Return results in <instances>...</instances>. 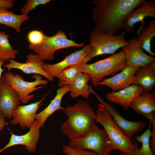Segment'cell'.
<instances>
[{
  "mask_svg": "<svg viewBox=\"0 0 155 155\" xmlns=\"http://www.w3.org/2000/svg\"><path fill=\"white\" fill-rule=\"evenodd\" d=\"M146 0H94V30L115 35L123 28L127 14Z\"/></svg>",
  "mask_w": 155,
  "mask_h": 155,
  "instance_id": "cell-1",
  "label": "cell"
},
{
  "mask_svg": "<svg viewBox=\"0 0 155 155\" xmlns=\"http://www.w3.org/2000/svg\"><path fill=\"white\" fill-rule=\"evenodd\" d=\"M63 111L68 118L61 125V130L63 135L70 140L84 135L95 125L96 114L85 101L79 99Z\"/></svg>",
  "mask_w": 155,
  "mask_h": 155,
  "instance_id": "cell-2",
  "label": "cell"
},
{
  "mask_svg": "<svg viewBox=\"0 0 155 155\" xmlns=\"http://www.w3.org/2000/svg\"><path fill=\"white\" fill-rule=\"evenodd\" d=\"M127 66L125 55L122 51L109 57L90 64H81L80 71L89 76L94 86L107 76H113Z\"/></svg>",
  "mask_w": 155,
  "mask_h": 155,
  "instance_id": "cell-3",
  "label": "cell"
},
{
  "mask_svg": "<svg viewBox=\"0 0 155 155\" xmlns=\"http://www.w3.org/2000/svg\"><path fill=\"white\" fill-rule=\"evenodd\" d=\"M95 121L101 124L111 141L113 150H117L132 155L135 142L126 136L113 119L111 114L102 104H99Z\"/></svg>",
  "mask_w": 155,
  "mask_h": 155,
  "instance_id": "cell-4",
  "label": "cell"
},
{
  "mask_svg": "<svg viewBox=\"0 0 155 155\" xmlns=\"http://www.w3.org/2000/svg\"><path fill=\"white\" fill-rule=\"evenodd\" d=\"M91 48L80 64L87 63L93 58L104 54H114L117 50L127 45L125 34L115 35L93 30L90 35Z\"/></svg>",
  "mask_w": 155,
  "mask_h": 155,
  "instance_id": "cell-5",
  "label": "cell"
},
{
  "mask_svg": "<svg viewBox=\"0 0 155 155\" xmlns=\"http://www.w3.org/2000/svg\"><path fill=\"white\" fill-rule=\"evenodd\" d=\"M68 146L75 148L91 151L97 155H109L113 150L104 130L99 129L96 124L84 135L70 140Z\"/></svg>",
  "mask_w": 155,
  "mask_h": 155,
  "instance_id": "cell-6",
  "label": "cell"
},
{
  "mask_svg": "<svg viewBox=\"0 0 155 155\" xmlns=\"http://www.w3.org/2000/svg\"><path fill=\"white\" fill-rule=\"evenodd\" d=\"M84 45L83 43H78L68 39L61 30H59L52 36L44 34L42 42L37 45H29V48L36 54L42 61L52 60L54 57L55 52L57 50L70 47H81Z\"/></svg>",
  "mask_w": 155,
  "mask_h": 155,
  "instance_id": "cell-7",
  "label": "cell"
},
{
  "mask_svg": "<svg viewBox=\"0 0 155 155\" xmlns=\"http://www.w3.org/2000/svg\"><path fill=\"white\" fill-rule=\"evenodd\" d=\"M8 84L15 90L20 97L21 103L26 104L35 96L34 94L30 93L35 90L43 88L42 86L47 85L48 81L42 79V76L34 74L32 78L35 80L27 82L20 75L14 74L9 71L5 72L4 75Z\"/></svg>",
  "mask_w": 155,
  "mask_h": 155,
  "instance_id": "cell-8",
  "label": "cell"
},
{
  "mask_svg": "<svg viewBox=\"0 0 155 155\" xmlns=\"http://www.w3.org/2000/svg\"><path fill=\"white\" fill-rule=\"evenodd\" d=\"M20 103L18 94L3 75L0 81V112L5 117L10 119Z\"/></svg>",
  "mask_w": 155,
  "mask_h": 155,
  "instance_id": "cell-9",
  "label": "cell"
},
{
  "mask_svg": "<svg viewBox=\"0 0 155 155\" xmlns=\"http://www.w3.org/2000/svg\"><path fill=\"white\" fill-rule=\"evenodd\" d=\"M125 55L127 66L141 67L155 60V58L144 53L137 38H131L127 45L121 48Z\"/></svg>",
  "mask_w": 155,
  "mask_h": 155,
  "instance_id": "cell-10",
  "label": "cell"
},
{
  "mask_svg": "<svg viewBox=\"0 0 155 155\" xmlns=\"http://www.w3.org/2000/svg\"><path fill=\"white\" fill-rule=\"evenodd\" d=\"M138 8L129 12L126 16L123 22V28L128 32L134 31L135 24L141 22L142 25L137 33L138 34L143 28L144 19L148 17L155 18V2L154 1H145Z\"/></svg>",
  "mask_w": 155,
  "mask_h": 155,
  "instance_id": "cell-11",
  "label": "cell"
},
{
  "mask_svg": "<svg viewBox=\"0 0 155 155\" xmlns=\"http://www.w3.org/2000/svg\"><path fill=\"white\" fill-rule=\"evenodd\" d=\"M93 94L100 103L102 104L109 112L116 124L128 137L131 139L136 133L141 131L146 126V123L143 121H132L125 119L111 104L105 102L95 92Z\"/></svg>",
  "mask_w": 155,
  "mask_h": 155,
  "instance_id": "cell-12",
  "label": "cell"
},
{
  "mask_svg": "<svg viewBox=\"0 0 155 155\" xmlns=\"http://www.w3.org/2000/svg\"><path fill=\"white\" fill-rule=\"evenodd\" d=\"M8 61L9 63L4 64L3 66L8 71L12 69H17L26 74L34 73L41 75L50 82L54 80V78L44 70L43 68V65L44 64V61L40 60L38 55L36 54H33L32 52L27 55V60L25 63L19 62L13 59H9Z\"/></svg>",
  "mask_w": 155,
  "mask_h": 155,
  "instance_id": "cell-13",
  "label": "cell"
},
{
  "mask_svg": "<svg viewBox=\"0 0 155 155\" xmlns=\"http://www.w3.org/2000/svg\"><path fill=\"white\" fill-rule=\"evenodd\" d=\"M40 126L39 122L35 120L31 126L29 131L24 135H18L10 131L11 135L8 143L4 148L0 149V153L7 149L16 145H23L30 152H35L37 142L40 137Z\"/></svg>",
  "mask_w": 155,
  "mask_h": 155,
  "instance_id": "cell-14",
  "label": "cell"
},
{
  "mask_svg": "<svg viewBox=\"0 0 155 155\" xmlns=\"http://www.w3.org/2000/svg\"><path fill=\"white\" fill-rule=\"evenodd\" d=\"M91 48V46L90 44L86 45L82 49L71 53L59 63L54 64L44 63L43 68L45 72L52 78L57 77L66 68L74 65L80 64Z\"/></svg>",
  "mask_w": 155,
  "mask_h": 155,
  "instance_id": "cell-15",
  "label": "cell"
},
{
  "mask_svg": "<svg viewBox=\"0 0 155 155\" xmlns=\"http://www.w3.org/2000/svg\"><path fill=\"white\" fill-rule=\"evenodd\" d=\"M47 94L38 101L24 105H19L14 112L10 123L13 125L19 124L22 129L27 127L30 129L34 122L36 113L42 105L41 102Z\"/></svg>",
  "mask_w": 155,
  "mask_h": 155,
  "instance_id": "cell-16",
  "label": "cell"
},
{
  "mask_svg": "<svg viewBox=\"0 0 155 155\" xmlns=\"http://www.w3.org/2000/svg\"><path fill=\"white\" fill-rule=\"evenodd\" d=\"M140 68L127 66L118 74L110 78L103 79L99 85L109 87L113 92L120 90L133 84L135 73Z\"/></svg>",
  "mask_w": 155,
  "mask_h": 155,
  "instance_id": "cell-17",
  "label": "cell"
},
{
  "mask_svg": "<svg viewBox=\"0 0 155 155\" xmlns=\"http://www.w3.org/2000/svg\"><path fill=\"white\" fill-rule=\"evenodd\" d=\"M144 92L141 86L132 84L117 91L107 92L106 97L110 102L118 104L127 110L130 107L133 98Z\"/></svg>",
  "mask_w": 155,
  "mask_h": 155,
  "instance_id": "cell-18",
  "label": "cell"
},
{
  "mask_svg": "<svg viewBox=\"0 0 155 155\" xmlns=\"http://www.w3.org/2000/svg\"><path fill=\"white\" fill-rule=\"evenodd\" d=\"M130 108L149 120L152 118L155 111V93L144 92L135 97L131 103Z\"/></svg>",
  "mask_w": 155,
  "mask_h": 155,
  "instance_id": "cell-19",
  "label": "cell"
},
{
  "mask_svg": "<svg viewBox=\"0 0 155 155\" xmlns=\"http://www.w3.org/2000/svg\"><path fill=\"white\" fill-rule=\"evenodd\" d=\"M71 87L69 85L61 87L57 91L56 94L48 106L42 111L36 114L35 120L39 122L40 127H43L47 118L54 112L59 110L64 111L65 108L61 106L63 97L67 92H70Z\"/></svg>",
  "mask_w": 155,
  "mask_h": 155,
  "instance_id": "cell-20",
  "label": "cell"
},
{
  "mask_svg": "<svg viewBox=\"0 0 155 155\" xmlns=\"http://www.w3.org/2000/svg\"><path fill=\"white\" fill-rule=\"evenodd\" d=\"M133 84L141 86L144 92L153 90L155 86V68L150 64L141 67L135 73Z\"/></svg>",
  "mask_w": 155,
  "mask_h": 155,
  "instance_id": "cell-21",
  "label": "cell"
},
{
  "mask_svg": "<svg viewBox=\"0 0 155 155\" xmlns=\"http://www.w3.org/2000/svg\"><path fill=\"white\" fill-rule=\"evenodd\" d=\"M90 80L88 75L83 72L79 73L76 76L71 85L70 97L75 98L81 96L86 99L89 98V95L94 92L92 86L87 85Z\"/></svg>",
  "mask_w": 155,
  "mask_h": 155,
  "instance_id": "cell-22",
  "label": "cell"
},
{
  "mask_svg": "<svg viewBox=\"0 0 155 155\" xmlns=\"http://www.w3.org/2000/svg\"><path fill=\"white\" fill-rule=\"evenodd\" d=\"M28 19V16L16 14L7 7H0V24L13 29L18 33L21 31L23 23Z\"/></svg>",
  "mask_w": 155,
  "mask_h": 155,
  "instance_id": "cell-23",
  "label": "cell"
},
{
  "mask_svg": "<svg viewBox=\"0 0 155 155\" xmlns=\"http://www.w3.org/2000/svg\"><path fill=\"white\" fill-rule=\"evenodd\" d=\"M141 30L137 38L141 43L142 48L151 55H154L155 53L151 50V43L152 39L155 36V20L151 21L148 26L143 28Z\"/></svg>",
  "mask_w": 155,
  "mask_h": 155,
  "instance_id": "cell-24",
  "label": "cell"
},
{
  "mask_svg": "<svg viewBox=\"0 0 155 155\" xmlns=\"http://www.w3.org/2000/svg\"><path fill=\"white\" fill-rule=\"evenodd\" d=\"M151 123L149 121V124L147 130L139 136L135 137L136 140L138 142L142 143L140 148L137 143L135 142V146L132 155H154L152 151L150 145V138Z\"/></svg>",
  "mask_w": 155,
  "mask_h": 155,
  "instance_id": "cell-25",
  "label": "cell"
},
{
  "mask_svg": "<svg viewBox=\"0 0 155 155\" xmlns=\"http://www.w3.org/2000/svg\"><path fill=\"white\" fill-rule=\"evenodd\" d=\"M9 36L0 31V59L5 61L15 58L18 53L13 49L9 41Z\"/></svg>",
  "mask_w": 155,
  "mask_h": 155,
  "instance_id": "cell-26",
  "label": "cell"
},
{
  "mask_svg": "<svg viewBox=\"0 0 155 155\" xmlns=\"http://www.w3.org/2000/svg\"><path fill=\"white\" fill-rule=\"evenodd\" d=\"M80 64L74 65L64 69L57 76L59 79L58 85L60 88L64 86H71L77 75L81 72Z\"/></svg>",
  "mask_w": 155,
  "mask_h": 155,
  "instance_id": "cell-27",
  "label": "cell"
},
{
  "mask_svg": "<svg viewBox=\"0 0 155 155\" xmlns=\"http://www.w3.org/2000/svg\"><path fill=\"white\" fill-rule=\"evenodd\" d=\"M50 0H28L21 9V14L27 16L28 13L32 10L35 9L39 5H45L51 1Z\"/></svg>",
  "mask_w": 155,
  "mask_h": 155,
  "instance_id": "cell-28",
  "label": "cell"
},
{
  "mask_svg": "<svg viewBox=\"0 0 155 155\" xmlns=\"http://www.w3.org/2000/svg\"><path fill=\"white\" fill-rule=\"evenodd\" d=\"M44 34L40 30L30 31L27 35V39L30 44L33 45L40 44L43 40Z\"/></svg>",
  "mask_w": 155,
  "mask_h": 155,
  "instance_id": "cell-29",
  "label": "cell"
},
{
  "mask_svg": "<svg viewBox=\"0 0 155 155\" xmlns=\"http://www.w3.org/2000/svg\"><path fill=\"white\" fill-rule=\"evenodd\" d=\"M63 151L65 155H97L91 151L75 148L68 145L63 146Z\"/></svg>",
  "mask_w": 155,
  "mask_h": 155,
  "instance_id": "cell-30",
  "label": "cell"
},
{
  "mask_svg": "<svg viewBox=\"0 0 155 155\" xmlns=\"http://www.w3.org/2000/svg\"><path fill=\"white\" fill-rule=\"evenodd\" d=\"M151 123L152 129L151 130L150 145L151 149L153 152H155V115L149 120Z\"/></svg>",
  "mask_w": 155,
  "mask_h": 155,
  "instance_id": "cell-31",
  "label": "cell"
},
{
  "mask_svg": "<svg viewBox=\"0 0 155 155\" xmlns=\"http://www.w3.org/2000/svg\"><path fill=\"white\" fill-rule=\"evenodd\" d=\"M13 3L14 1L13 0H0V7L11 9L13 7Z\"/></svg>",
  "mask_w": 155,
  "mask_h": 155,
  "instance_id": "cell-32",
  "label": "cell"
},
{
  "mask_svg": "<svg viewBox=\"0 0 155 155\" xmlns=\"http://www.w3.org/2000/svg\"><path fill=\"white\" fill-rule=\"evenodd\" d=\"M8 123L6 122L5 117L0 112V132Z\"/></svg>",
  "mask_w": 155,
  "mask_h": 155,
  "instance_id": "cell-33",
  "label": "cell"
},
{
  "mask_svg": "<svg viewBox=\"0 0 155 155\" xmlns=\"http://www.w3.org/2000/svg\"><path fill=\"white\" fill-rule=\"evenodd\" d=\"M5 62V61L0 59V81L2 77L1 75L2 73L4 71V70L2 68V67Z\"/></svg>",
  "mask_w": 155,
  "mask_h": 155,
  "instance_id": "cell-34",
  "label": "cell"
},
{
  "mask_svg": "<svg viewBox=\"0 0 155 155\" xmlns=\"http://www.w3.org/2000/svg\"><path fill=\"white\" fill-rule=\"evenodd\" d=\"M117 155H131L127 153H125L123 152H121Z\"/></svg>",
  "mask_w": 155,
  "mask_h": 155,
  "instance_id": "cell-35",
  "label": "cell"
},
{
  "mask_svg": "<svg viewBox=\"0 0 155 155\" xmlns=\"http://www.w3.org/2000/svg\"><path fill=\"white\" fill-rule=\"evenodd\" d=\"M46 155H54L53 154H47Z\"/></svg>",
  "mask_w": 155,
  "mask_h": 155,
  "instance_id": "cell-36",
  "label": "cell"
}]
</instances>
